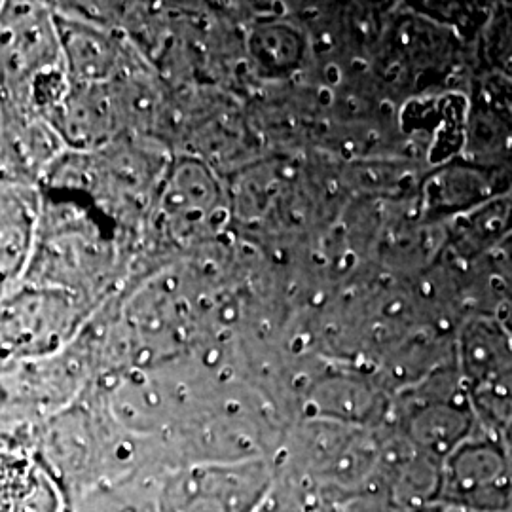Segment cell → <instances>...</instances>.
Segmentation results:
<instances>
[{"instance_id": "cell-1", "label": "cell", "mask_w": 512, "mask_h": 512, "mask_svg": "<svg viewBox=\"0 0 512 512\" xmlns=\"http://www.w3.org/2000/svg\"><path fill=\"white\" fill-rule=\"evenodd\" d=\"M274 469L264 459L192 463L165 480L160 512H256L274 490Z\"/></svg>"}, {"instance_id": "cell-2", "label": "cell", "mask_w": 512, "mask_h": 512, "mask_svg": "<svg viewBox=\"0 0 512 512\" xmlns=\"http://www.w3.org/2000/svg\"><path fill=\"white\" fill-rule=\"evenodd\" d=\"M440 492L465 509L505 511L512 503L509 450L499 448L492 439L467 440L446 459Z\"/></svg>"}, {"instance_id": "cell-7", "label": "cell", "mask_w": 512, "mask_h": 512, "mask_svg": "<svg viewBox=\"0 0 512 512\" xmlns=\"http://www.w3.org/2000/svg\"><path fill=\"white\" fill-rule=\"evenodd\" d=\"M503 311H505V313H503L499 319L512 330V302H509Z\"/></svg>"}, {"instance_id": "cell-5", "label": "cell", "mask_w": 512, "mask_h": 512, "mask_svg": "<svg viewBox=\"0 0 512 512\" xmlns=\"http://www.w3.org/2000/svg\"><path fill=\"white\" fill-rule=\"evenodd\" d=\"M74 512H160L158 495L148 497L137 490H124L120 486L101 488L86 495Z\"/></svg>"}, {"instance_id": "cell-4", "label": "cell", "mask_w": 512, "mask_h": 512, "mask_svg": "<svg viewBox=\"0 0 512 512\" xmlns=\"http://www.w3.org/2000/svg\"><path fill=\"white\" fill-rule=\"evenodd\" d=\"M476 46L480 61L486 65L482 71L512 78V6L490 10Z\"/></svg>"}, {"instance_id": "cell-6", "label": "cell", "mask_w": 512, "mask_h": 512, "mask_svg": "<svg viewBox=\"0 0 512 512\" xmlns=\"http://www.w3.org/2000/svg\"><path fill=\"white\" fill-rule=\"evenodd\" d=\"M256 512H308L300 499L289 490L281 494V488L275 482L274 490L268 495V499L262 503V507Z\"/></svg>"}, {"instance_id": "cell-3", "label": "cell", "mask_w": 512, "mask_h": 512, "mask_svg": "<svg viewBox=\"0 0 512 512\" xmlns=\"http://www.w3.org/2000/svg\"><path fill=\"white\" fill-rule=\"evenodd\" d=\"M65 501L48 463L33 459H4L2 512H63Z\"/></svg>"}]
</instances>
